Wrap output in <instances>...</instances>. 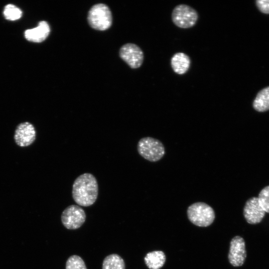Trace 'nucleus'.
Listing matches in <instances>:
<instances>
[{
  "mask_svg": "<svg viewBox=\"0 0 269 269\" xmlns=\"http://www.w3.org/2000/svg\"><path fill=\"white\" fill-rule=\"evenodd\" d=\"M98 184L91 173H85L78 176L72 186V197L79 205L88 207L93 205L98 195Z\"/></svg>",
  "mask_w": 269,
  "mask_h": 269,
  "instance_id": "1",
  "label": "nucleus"
},
{
  "mask_svg": "<svg viewBox=\"0 0 269 269\" xmlns=\"http://www.w3.org/2000/svg\"><path fill=\"white\" fill-rule=\"evenodd\" d=\"M90 26L94 29L104 31L112 23V15L109 7L104 3L94 5L90 9L87 17Z\"/></svg>",
  "mask_w": 269,
  "mask_h": 269,
  "instance_id": "2",
  "label": "nucleus"
},
{
  "mask_svg": "<svg viewBox=\"0 0 269 269\" xmlns=\"http://www.w3.org/2000/svg\"><path fill=\"white\" fill-rule=\"evenodd\" d=\"M190 221L199 227H207L214 221L215 217L213 209L204 202H196L190 205L187 211Z\"/></svg>",
  "mask_w": 269,
  "mask_h": 269,
  "instance_id": "3",
  "label": "nucleus"
},
{
  "mask_svg": "<svg viewBox=\"0 0 269 269\" xmlns=\"http://www.w3.org/2000/svg\"><path fill=\"white\" fill-rule=\"evenodd\" d=\"M137 149L140 156L151 162L158 161L165 154L162 143L157 139L148 136L139 139Z\"/></svg>",
  "mask_w": 269,
  "mask_h": 269,
  "instance_id": "4",
  "label": "nucleus"
},
{
  "mask_svg": "<svg viewBox=\"0 0 269 269\" xmlns=\"http://www.w3.org/2000/svg\"><path fill=\"white\" fill-rule=\"evenodd\" d=\"M197 11L193 7L185 4L176 5L171 13V20L176 26L181 28L193 27L198 19Z\"/></svg>",
  "mask_w": 269,
  "mask_h": 269,
  "instance_id": "5",
  "label": "nucleus"
},
{
  "mask_svg": "<svg viewBox=\"0 0 269 269\" xmlns=\"http://www.w3.org/2000/svg\"><path fill=\"white\" fill-rule=\"evenodd\" d=\"M61 218L63 225L67 229L75 230L83 224L86 219V214L79 206L71 205L63 211Z\"/></svg>",
  "mask_w": 269,
  "mask_h": 269,
  "instance_id": "6",
  "label": "nucleus"
},
{
  "mask_svg": "<svg viewBox=\"0 0 269 269\" xmlns=\"http://www.w3.org/2000/svg\"><path fill=\"white\" fill-rule=\"evenodd\" d=\"M119 54L120 57L132 68H138L143 63V51L135 44L127 43L123 45L120 49Z\"/></svg>",
  "mask_w": 269,
  "mask_h": 269,
  "instance_id": "7",
  "label": "nucleus"
},
{
  "mask_svg": "<svg viewBox=\"0 0 269 269\" xmlns=\"http://www.w3.org/2000/svg\"><path fill=\"white\" fill-rule=\"evenodd\" d=\"M36 132L34 126L29 122L19 124L14 131V140L20 147H26L32 144L36 139Z\"/></svg>",
  "mask_w": 269,
  "mask_h": 269,
  "instance_id": "8",
  "label": "nucleus"
},
{
  "mask_svg": "<svg viewBox=\"0 0 269 269\" xmlns=\"http://www.w3.org/2000/svg\"><path fill=\"white\" fill-rule=\"evenodd\" d=\"M247 257L245 242L239 236H235L230 242L228 260L234 267L242 266Z\"/></svg>",
  "mask_w": 269,
  "mask_h": 269,
  "instance_id": "9",
  "label": "nucleus"
},
{
  "mask_svg": "<svg viewBox=\"0 0 269 269\" xmlns=\"http://www.w3.org/2000/svg\"><path fill=\"white\" fill-rule=\"evenodd\" d=\"M265 213L259 202L258 197H252L246 202L243 214L248 223L250 224L260 223L265 217Z\"/></svg>",
  "mask_w": 269,
  "mask_h": 269,
  "instance_id": "10",
  "label": "nucleus"
},
{
  "mask_svg": "<svg viewBox=\"0 0 269 269\" xmlns=\"http://www.w3.org/2000/svg\"><path fill=\"white\" fill-rule=\"evenodd\" d=\"M50 31V26L47 22L42 20L38 23L37 27L26 30L24 36L29 41L40 43L47 38Z\"/></svg>",
  "mask_w": 269,
  "mask_h": 269,
  "instance_id": "11",
  "label": "nucleus"
},
{
  "mask_svg": "<svg viewBox=\"0 0 269 269\" xmlns=\"http://www.w3.org/2000/svg\"><path fill=\"white\" fill-rule=\"evenodd\" d=\"M191 62L189 56L183 52L175 53L170 60L173 71L179 75H183L189 70Z\"/></svg>",
  "mask_w": 269,
  "mask_h": 269,
  "instance_id": "12",
  "label": "nucleus"
},
{
  "mask_svg": "<svg viewBox=\"0 0 269 269\" xmlns=\"http://www.w3.org/2000/svg\"><path fill=\"white\" fill-rule=\"evenodd\" d=\"M144 260L149 269H159L164 265L166 257L162 251H154L147 253Z\"/></svg>",
  "mask_w": 269,
  "mask_h": 269,
  "instance_id": "13",
  "label": "nucleus"
},
{
  "mask_svg": "<svg viewBox=\"0 0 269 269\" xmlns=\"http://www.w3.org/2000/svg\"><path fill=\"white\" fill-rule=\"evenodd\" d=\"M254 108L258 112H265L269 110V87L261 90L253 102Z\"/></svg>",
  "mask_w": 269,
  "mask_h": 269,
  "instance_id": "14",
  "label": "nucleus"
},
{
  "mask_svg": "<svg viewBox=\"0 0 269 269\" xmlns=\"http://www.w3.org/2000/svg\"><path fill=\"white\" fill-rule=\"evenodd\" d=\"M102 269H125V264L119 255L111 254L104 259Z\"/></svg>",
  "mask_w": 269,
  "mask_h": 269,
  "instance_id": "15",
  "label": "nucleus"
},
{
  "mask_svg": "<svg viewBox=\"0 0 269 269\" xmlns=\"http://www.w3.org/2000/svg\"><path fill=\"white\" fill-rule=\"evenodd\" d=\"M22 14V11L12 4H8L4 6L3 15L7 20H17L21 17Z\"/></svg>",
  "mask_w": 269,
  "mask_h": 269,
  "instance_id": "16",
  "label": "nucleus"
},
{
  "mask_svg": "<svg viewBox=\"0 0 269 269\" xmlns=\"http://www.w3.org/2000/svg\"><path fill=\"white\" fill-rule=\"evenodd\" d=\"M66 269H87L83 259L77 255L70 256L67 260Z\"/></svg>",
  "mask_w": 269,
  "mask_h": 269,
  "instance_id": "17",
  "label": "nucleus"
},
{
  "mask_svg": "<svg viewBox=\"0 0 269 269\" xmlns=\"http://www.w3.org/2000/svg\"><path fill=\"white\" fill-rule=\"evenodd\" d=\"M258 198L265 212L269 213V186L265 187L261 191Z\"/></svg>",
  "mask_w": 269,
  "mask_h": 269,
  "instance_id": "18",
  "label": "nucleus"
},
{
  "mask_svg": "<svg viewBox=\"0 0 269 269\" xmlns=\"http://www.w3.org/2000/svg\"><path fill=\"white\" fill-rule=\"evenodd\" d=\"M256 2L258 8L261 12L269 14V0H258Z\"/></svg>",
  "mask_w": 269,
  "mask_h": 269,
  "instance_id": "19",
  "label": "nucleus"
}]
</instances>
